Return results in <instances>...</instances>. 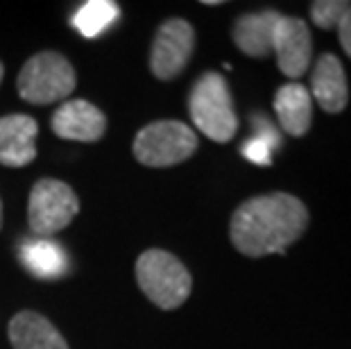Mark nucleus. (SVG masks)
Here are the masks:
<instances>
[{
	"mask_svg": "<svg viewBox=\"0 0 351 349\" xmlns=\"http://www.w3.org/2000/svg\"><path fill=\"white\" fill-rule=\"evenodd\" d=\"M308 227V209L290 193H267L243 202L231 215L234 248L250 258L286 254Z\"/></svg>",
	"mask_w": 351,
	"mask_h": 349,
	"instance_id": "f257e3e1",
	"label": "nucleus"
},
{
	"mask_svg": "<svg viewBox=\"0 0 351 349\" xmlns=\"http://www.w3.org/2000/svg\"><path fill=\"white\" fill-rule=\"evenodd\" d=\"M189 111L195 128L215 143H229L236 136L238 116L227 80L220 73H204L191 88Z\"/></svg>",
	"mask_w": 351,
	"mask_h": 349,
	"instance_id": "f03ea898",
	"label": "nucleus"
},
{
	"mask_svg": "<svg viewBox=\"0 0 351 349\" xmlns=\"http://www.w3.org/2000/svg\"><path fill=\"white\" fill-rule=\"evenodd\" d=\"M136 281L147 300L163 311L182 306L193 288L191 272L166 250H147L138 256Z\"/></svg>",
	"mask_w": 351,
	"mask_h": 349,
	"instance_id": "7ed1b4c3",
	"label": "nucleus"
},
{
	"mask_svg": "<svg viewBox=\"0 0 351 349\" xmlns=\"http://www.w3.org/2000/svg\"><path fill=\"white\" fill-rule=\"evenodd\" d=\"M197 150V134L182 121H156L134 139V157L150 168L177 166Z\"/></svg>",
	"mask_w": 351,
	"mask_h": 349,
	"instance_id": "20e7f679",
	"label": "nucleus"
},
{
	"mask_svg": "<svg viewBox=\"0 0 351 349\" xmlns=\"http://www.w3.org/2000/svg\"><path fill=\"white\" fill-rule=\"evenodd\" d=\"M75 88V71L59 53H39L29 57L19 75L21 98L32 105H52L66 100Z\"/></svg>",
	"mask_w": 351,
	"mask_h": 349,
	"instance_id": "39448f33",
	"label": "nucleus"
},
{
	"mask_svg": "<svg viewBox=\"0 0 351 349\" xmlns=\"http://www.w3.org/2000/svg\"><path fill=\"white\" fill-rule=\"evenodd\" d=\"M80 211V200L69 184L59 180H39L29 191L27 220L36 239H50L69 227Z\"/></svg>",
	"mask_w": 351,
	"mask_h": 349,
	"instance_id": "423d86ee",
	"label": "nucleus"
},
{
	"mask_svg": "<svg viewBox=\"0 0 351 349\" xmlns=\"http://www.w3.org/2000/svg\"><path fill=\"white\" fill-rule=\"evenodd\" d=\"M195 48V29L184 19H170L156 29L152 53H150V69L154 77L173 80L186 69L189 59Z\"/></svg>",
	"mask_w": 351,
	"mask_h": 349,
	"instance_id": "0eeeda50",
	"label": "nucleus"
},
{
	"mask_svg": "<svg viewBox=\"0 0 351 349\" xmlns=\"http://www.w3.org/2000/svg\"><path fill=\"white\" fill-rule=\"evenodd\" d=\"M272 53L276 55L279 71L290 80H300L311 66L313 39L311 29L297 16H283L274 27Z\"/></svg>",
	"mask_w": 351,
	"mask_h": 349,
	"instance_id": "6e6552de",
	"label": "nucleus"
},
{
	"mask_svg": "<svg viewBox=\"0 0 351 349\" xmlns=\"http://www.w3.org/2000/svg\"><path fill=\"white\" fill-rule=\"evenodd\" d=\"M50 125L59 139L93 143V141L102 139L104 130H107V118L88 100H66L52 114Z\"/></svg>",
	"mask_w": 351,
	"mask_h": 349,
	"instance_id": "1a4fd4ad",
	"label": "nucleus"
},
{
	"mask_svg": "<svg viewBox=\"0 0 351 349\" xmlns=\"http://www.w3.org/2000/svg\"><path fill=\"white\" fill-rule=\"evenodd\" d=\"M36 121L25 114L0 118V163L10 168H23L36 157Z\"/></svg>",
	"mask_w": 351,
	"mask_h": 349,
	"instance_id": "9d476101",
	"label": "nucleus"
},
{
	"mask_svg": "<svg viewBox=\"0 0 351 349\" xmlns=\"http://www.w3.org/2000/svg\"><path fill=\"white\" fill-rule=\"evenodd\" d=\"M311 91L313 100L322 107L326 114H340L349 102L347 75L342 62L331 53H324L313 66L311 73Z\"/></svg>",
	"mask_w": 351,
	"mask_h": 349,
	"instance_id": "9b49d317",
	"label": "nucleus"
},
{
	"mask_svg": "<svg viewBox=\"0 0 351 349\" xmlns=\"http://www.w3.org/2000/svg\"><path fill=\"white\" fill-rule=\"evenodd\" d=\"M281 14L276 10H261L243 14L234 21L231 36L243 55L263 59L272 53L274 27L279 23Z\"/></svg>",
	"mask_w": 351,
	"mask_h": 349,
	"instance_id": "f8f14e48",
	"label": "nucleus"
},
{
	"mask_svg": "<svg viewBox=\"0 0 351 349\" xmlns=\"http://www.w3.org/2000/svg\"><path fill=\"white\" fill-rule=\"evenodd\" d=\"M274 111L281 130L290 136H304L313 125L311 91L300 82H288L274 95Z\"/></svg>",
	"mask_w": 351,
	"mask_h": 349,
	"instance_id": "ddd939ff",
	"label": "nucleus"
},
{
	"mask_svg": "<svg viewBox=\"0 0 351 349\" xmlns=\"http://www.w3.org/2000/svg\"><path fill=\"white\" fill-rule=\"evenodd\" d=\"M10 343L14 349H69L55 324L34 311H21L12 317Z\"/></svg>",
	"mask_w": 351,
	"mask_h": 349,
	"instance_id": "4468645a",
	"label": "nucleus"
},
{
	"mask_svg": "<svg viewBox=\"0 0 351 349\" xmlns=\"http://www.w3.org/2000/svg\"><path fill=\"white\" fill-rule=\"evenodd\" d=\"M21 263L39 279H59L69 272V256L64 248L52 239H29L21 245Z\"/></svg>",
	"mask_w": 351,
	"mask_h": 349,
	"instance_id": "2eb2a0df",
	"label": "nucleus"
},
{
	"mask_svg": "<svg viewBox=\"0 0 351 349\" xmlns=\"http://www.w3.org/2000/svg\"><path fill=\"white\" fill-rule=\"evenodd\" d=\"M118 14H121V10L111 0H91V3H84L75 12L73 25L82 36L93 39V36H98L107 27H111V23L118 19Z\"/></svg>",
	"mask_w": 351,
	"mask_h": 349,
	"instance_id": "dca6fc26",
	"label": "nucleus"
},
{
	"mask_svg": "<svg viewBox=\"0 0 351 349\" xmlns=\"http://www.w3.org/2000/svg\"><path fill=\"white\" fill-rule=\"evenodd\" d=\"M349 7V0H315L311 5V21L319 29H335Z\"/></svg>",
	"mask_w": 351,
	"mask_h": 349,
	"instance_id": "f3484780",
	"label": "nucleus"
},
{
	"mask_svg": "<svg viewBox=\"0 0 351 349\" xmlns=\"http://www.w3.org/2000/svg\"><path fill=\"white\" fill-rule=\"evenodd\" d=\"M241 152H243L245 159L252 161V163H256V166H272V154H274V150L265 143L263 139H258V136L252 134L243 143Z\"/></svg>",
	"mask_w": 351,
	"mask_h": 349,
	"instance_id": "a211bd4d",
	"label": "nucleus"
},
{
	"mask_svg": "<svg viewBox=\"0 0 351 349\" xmlns=\"http://www.w3.org/2000/svg\"><path fill=\"white\" fill-rule=\"evenodd\" d=\"M252 125H254V136H258V139H263L267 145L272 147V150L276 152L279 150V145H281V136H279V130L274 128V125L267 121L265 116H254L252 118Z\"/></svg>",
	"mask_w": 351,
	"mask_h": 349,
	"instance_id": "6ab92c4d",
	"label": "nucleus"
},
{
	"mask_svg": "<svg viewBox=\"0 0 351 349\" xmlns=\"http://www.w3.org/2000/svg\"><path fill=\"white\" fill-rule=\"evenodd\" d=\"M338 36H340V46L347 53V57L351 59V7L347 10V14L342 16V21L338 23Z\"/></svg>",
	"mask_w": 351,
	"mask_h": 349,
	"instance_id": "aec40b11",
	"label": "nucleus"
},
{
	"mask_svg": "<svg viewBox=\"0 0 351 349\" xmlns=\"http://www.w3.org/2000/svg\"><path fill=\"white\" fill-rule=\"evenodd\" d=\"M0 227H3V202H0Z\"/></svg>",
	"mask_w": 351,
	"mask_h": 349,
	"instance_id": "412c9836",
	"label": "nucleus"
},
{
	"mask_svg": "<svg viewBox=\"0 0 351 349\" xmlns=\"http://www.w3.org/2000/svg\"><path fill=\"white\" fill-rule=\"evenodd\" d=\"M3 73H5V71H3V64H0V82H3Z\"/></svg>",
	"mask_w": 351,
	"mask_h": 349,
	"instance_id": "4be33fe9",
	"label": "nucleus"
}]
</instances>
